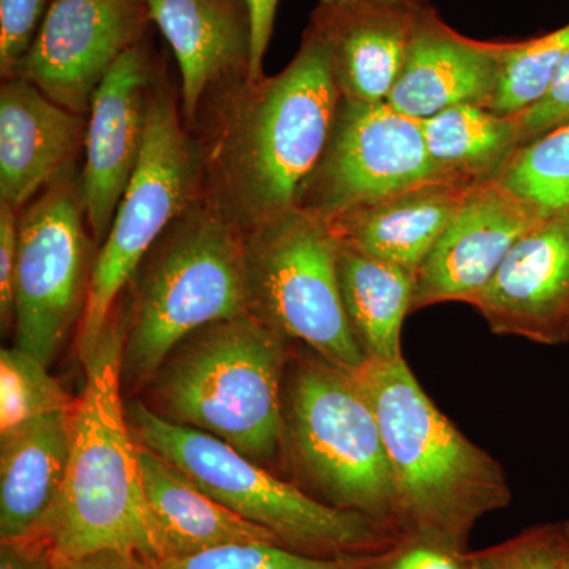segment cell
<instances>
[{"mask_svg":"<svg viewBox=\"0 0 569 569\" xmlns=\"http://www.w3.org/2000/svg\"><path fill=\"white\" fill-rule=\"evenodd\" d=\"M426 0H318L309 31L328 58L340 99L387 102Z\"/></svg>","mask_w":569,"mask_h":569,"instance_id":"cell-16","label":"cell"},{"mask_svg":"<svg viewBox=\"0 0 569 569\" xmlns=\"http://www.w3.org/2000/svg\"><path fill=\"white\" fill-rule=\"evenodd\" d=\"M121 306V385L140 391L186 337L249 313L246 236L200 194L146 254Z\"/></svg>","mask_w":569,"mask_h":569,"instance_id":"cell-5","label":"cell"},{"mask_svg":"<svg viewBox=\"0 0 569 569\" xmlns=\"http://www.w3.org/2000/svg\"><path fill=\"white\" fill-rule=\"evenodd\" d=\"M565 520L541 523L492 548L470 552V569H563Z\"/></svg>","mask_w":569,"mask_h":569,"instance_id":"cell-29","label":"cell"},{"mask_svg":"<svg viewBox=\"0 0 569 569\" xmlns=\"http://www.w3.org/2000/svg\"><path fill=\"white\" fill-rule=\"evenodd\" d=\"M201 194L197 142L173 86L157 71L140 162L93 260L88 301L77 332L82 366L99 346L112 310L160 236Z\"/></svg>","mask_w":569,"mask_h":569,"instance_id":"cell-8","label":"cell"},{"mask_svg":"<svg viewBox=\"0 0 569 569\" xmlns=\"http://www.w3.org/2000/svg\"><path fill=\"white\" fill-rule=\"evenodd\" d=\"M378 556V553H377ZM376 556L320 559L276 542H234L149 563V569H370Z\"/></svg>","mask_w":569,"mask_h":569,"instance_id":"cell-28","label":"cell"},{"mask_svg":"<svg viewBox=\"0 0 569 569\" xmlns=\"http://www.w3.org/2000/svg\"><path fill=\"white\" fill-rule=\"evenodd\" d=\"M563 569H569V520H565V556Z\"/></svg>","mask_w":569,"mask_h":569,"instance_id":"cell-37","label":"cell"},{"mask_svg":"<svg viewBox=\"0 0 569 569\" xmlns=\"http://www.w3.org/2000/svg\"><path fill=\"white\" fill-rule=\"evenodd\" d=\"M493 181L539 216L568 212L569 121L519 146Z\"/></svg>","mask_w":569,"mask_h":569,"instance_id":"cell-25","label":"cell"},{"mask_svg":"<svg viewBox=\"0 0 569 569\" xmlns=\"http://www.w3.org/2000/svg\"><path fill=\"white\" fill-rule=\"evenodd\" d=\"M77 399L67 395L48 366L18 347L0 351V440L37 419L73 410Z\"/></svg>","mask_w":569,"mask_h":569,"instance_id":"cell-27","label":"cell"},{"mask_svg":"<svg viewBox=\"0 0 569 569\" xmlns=\"http://www.w3.org/2000/svg\"><path fill=\"white\" fill-rule=\"evenodd\" d=\"M70 413L48 415L0 440V541L43 531L66 482Z\"/></svg>","mask_w":569,"mask_h":569,"instance_id":"cell-22","label":"cell"},{"mask_svg":"<svg viewBox=\"0 0 569 569\" xmlns=\"http://www.w3.org/2000/svg\"><path fill=\"white\" fill-rule=\"evenodd\" d=\"M542 219L496 181L479 183L419 266L411 312L445 302L470 305L516 242Z\"/></svg>","mask_w":569,"mask_h":569,"instance_id":"cell-14","label":"cell"},{"mask_svg":"<svg viewBox=\"0 0 569 569\" xmlns=\"http://www.w3.org/2000/svg\"><path fill=\"white\" fill-rule=\"evenodd\" d=\"M337 254L328 222L298 208L247 234L249 313L356 372L367 359L348 323Z\"/></svg>","mask_w":569,"mask_h":569,"instance_id":"cell-9","label":"cell"},{"mask_svg":"<svg viewBox=\"0 0 569 569\" xmlns=\"http://www.w3.org/2000/svg\"><path fill=\"white\" fill-rule=\"evenodd\" d=\"M122 339L123 312L118 302L84 365V389L70 413L66 482L41 531L52 559L116 549L146 563L162 560L142 486L138 441L122 402Z\"/></svg>","mask_w":569,"mask_h":569,"instance_id":"cell-2","label":"cell"},{"mask_svg":"<svg viewBox=\"0 0 569 569\" xmlns=\"http://www.w3.org/2000/svg\"><path fill=\"white\" fill-rule=\"evenodd\" d=\"M52 569H149V563L133 553L104 549L73 559H52Z\"/></svg>","mask_w":569,"mask_h":569,"instance_id":"cell-36","label":"cell"},{"mask_svg":"<svg viewBox=\"0 0 569 569\" xmlns=\"http://www.w3.org/2000/svg\"><path fill=\"white\" fill-rule=\"evenodd\" d=\"M563 343H569V317H568L567 326H565Z\"/></svg>","mask_w":569,"mask_h":569,"instance_id":"cell-38","label":"cell"},{"mask_svg":"<svg viewBox=\"0 0 569 569\" xmlns=\"http://www.w3.org/2000/svg\"><path fill=\"white\" fill-rule=\"evenodd\" d=\"M293 343L252 313L203 326L168 355L142 402L167 421L211 433L271 466L283 455Z\"/></svg>","mask_w":569,"mask_h":569,"instance_id":"cell-4","label":"cell"},{"mask_svg":"<svg viewBox=\"0 0 569 569\" xmlns=\"http://www.w3.org/2000/svg\"><path fill=\"white\" fill-rule=\"evenodd\" d=\"M138 455L162 560L181 559L234 542L280 545L271 531L223 507L162 456L140 443Z\"/></svg>","mask_w":569,"mask_h":569,"instance_id":"cell-21","label":"cell"},{"mask_svg":"<svg viewBox=\"0 0 569 569\" xmlns=\"http://www.w3.org/2000/svg\"><path fill=\"white\" fill-rule=\"evenodd\" d=\"M283 417V455L307 492L399 539L395 477L376 411L355 373L307 347L296 351L284 377Z\"/></svg>","mask_w":569,"mask_h":569,"instance_id":"cell-6","label":"cell"},{"mask_svg":"<svg viewBox=\"0 0 569 569\" xmlns=\"http://www.w3.org/2000/svg\"><path fill=\"white\" fill-rule=\"evenodd\" d=\"M159 67L148 40L130 48L93 93L84 137L80 194L97 247L103 244L140 162Z\"/></svg>","mask_w":569,"mask_h":569,"instance_id":"cell-13","label":"cell"},{"mask_svg":"<svg viewBox=\"0 0 569 569\" xmlns=\"http://www.w3.org/2000/svg\"><path fill=\"white\" fill-rule=\"evenodd\" d=\"M250 21V80L264 77L266 51L274 32L279 0H244Z\"/></svg>","mask_w":569,"mask_h":569,"instance_id":"cell-34","label":"cell"},{"mask_svg":"<svg viewBox=\"0 0 569 569\" xmlns=\"http://www.w3.org/2000/svg\"><path fill=\"white\" fill-rule=\"evenodd\" d=\"M427 152L449 179L493 181L519 148L518 116L462 103L422 119Z\"/></svg>","mask_w":569,"mask_h":569,"instance_id":"cell-24","label":"cell"},{"mask_svg":"<svg viewBox=\"0 0 569 569\" xmlns=\"http://www.w3.org/2000/svg\"><path fill=\"white\" fill-rule=\"evenodd\" d=\"M20 212L10 204L0 203V320L3 331L13 328L14 323Z\"/></svg>","mask_w":569,"mask_h":569,"instance_id":"cell-33","label":"cell"},{"mask_svg":"<svg viewBox=\"0 0 569 569\" xmlns=\"http://www.w3.org/2000/svg\"><path fill=\"white\" fill-rule=\"evenodd\" d=\"M340 293L367 361L403 358V321L413 306L415 272L339 244Z\"/></svg>","mask_w":569,"mask_h":569,"instance_id":"cell-23","label":"cell"},{"mask_svg":"<svg viewBox=\"0 0 569 569\" xmlns=\"http://www.w3.org/2000/svg\"><path fill=\"white\" fill-rule=\"evenodd\" d=\"M449 179L427 152L421 122L388 102L340 99L331 137L298 209L329 220L419 183Z\"/></svg>","mask_w":569,"mask_h":569,"instance_id":"cell-11","label":"cell"},{"mask_svg":"<svg viewBox=\"0 0 569 569\" xmlns=\"http://www.w3.org/2000/svg\"><path fill=\"white\" fill-rule=\"evenodd\" d=\"M507 43L462 36L426 0L406 62L387 102L410 118L436 116L462 103L490 107Z\"/></svg>","mask_w":569,"mask_h":569,"instance_id":"cell-17","label":"cell"},{"mask_svg":"<svg viewBox=\"0 0 569 569\" xmlns=\"http://www.w3.org/2000/svg\"><path fill=\"white\" fill-rule=\"evenodd\" d=\"M47 10V0H0V73L3 80L17 74Z\"/></svg>","mask_w":569,"mask_h":569,"instance_id":"cell-30","label":"cell"},{"mask_svg":"<svg viewBox=\"0 0 569 569\" xmlns=\"http://www.w3.org/2000/svg\"><path fill=\"white\" fill-rule=\"evenodd\" d=\"M339 103L323 47L306 29L280 73L220 84L186 123L200 153L201 194L244 236L293 211Z\"/></svg>","mask_w":569,"mask_h":569,"instance_id":"cell-1","label":"cell"},{"mask_svg":"<svg viewBox=\"0 0 569 569\" xmlns=\"http://www.w3.org/2000/svg\"><path fill=\"white\" fill-rule=\"evenodd\" d=\"M355 377L376 411L399 500L400 537L468 549L475 526L512 493L498 460L436 406L406 358L366 361Z\"/></svg>","mask_w":569,"mask_h":569,"instance_id":"cell-3","label":"cell"},{"mask_svg":"<svg viewBox=\"0 0 569 569\" xmlns=\"http://www.w3.org/2000/svg\"><path fill=\"white\" fill-rule=\"evenodd\" d=\"M88 116L48 99L21 77L0 89V203L24 209L70 170L84 146Z\"/></svg>","mask_w":569,"mask_h":569,"instance_id":"cell-18","label":"cell"},{"mask_svg":"<svg viewBox=\"0 0 569 569\" xmlns=\"http://www.w3.org/2000/svg\"><path fill=\"white\" fill-rule=\"evenodd\" d=\"M80 183L69 170L21 209L14 282V347L50 366L80 326L96 247Z\"/></svg>","mask_w":569,"mask_h":569,"instance_id":"cell-10","label":"cell"},{"mask_svg":"<svg viewBox=\"0 0 569 569\" xmlns=\"http://www.w3.org/2000/svg\"><path fill=\"white\" fill-rule=\"evenodd\" d=\"M134 440L162 456L217 501L271 531L284 548L320 557L377 556L396 545L385 527L329 507L211 433L174 425L140 399L126 406Z\"/></svg>","mask_w":569,"mask_h":569,"instance_id":"cell-7","label":"cell"},{"mask_svg":"<svg viewBox=\"0 0 569 569\" xmlns=\"http://www.w3.org/2000/svg\"><path fill=\"white\" fill-rule=\"evenodd\" d=\"M569 54V24L557 31L507 43L490 110L519 114L537 104Z\"/></svg>","mask_w":569,"mask_h":569,"instance_id":"cell-26","label":"cell"},{"mask_svg":"<svg viewBox=\"0 0 569 569\" xmlns=\"http://www.w3.org/2000/svg\"><path fill=\"white\" fill-rule=\"evenodd\" d=\"M370 569H470V550L441 539L408 535L378 553Z\"/></svg>","mask_w":569,"mask_h":569,"instance_id":"cell-31","label":"cell"},{"mask_svg":"<svg viewBox=\"0 0 569 569\" xmlns=\"http://www.w3.org/2000/svg\"><path fill=\"white\" fill-rule=\"evenodd\" d=\"M479 183L436 179L329 220L340 246L415 272Z\"/></svg>","mask_w":569,"mask_h":569,"instance_id":"cell-20","label":"cell"},{"mask_svg":"<svg viewBox=\"0 0 569 569\" xmlns=\"http://www.w3.org/2000/svg\"><path fill=\"white\" fill-rule=\"evenodd\" d=\"M151 22L144 0H52L14 77L88 116L108 71L146 39Z\"/></svg>","mask_w":569,"mask_h":569,"instance_id":"cell-12","label":"cell"},{"mask_svg":"<svg viewBox=\"0 0 569 569\" xmlns=\"http://www.w3.org/2000/svg\"><path fill=\"white\" fill-rule=\"evenodd\" d=\"M181 73L186 123L209 92L249 77L250 21L244 0H144Z\"/></svg>","mask_w":569,"mask_h":569,"instance_id":"cell-19","label":"cell"},{"mask_svg":"<svg viewBox=\"0 0 569 569\" xmlns=\"http://www.w3.org/2000/svg\"><path fill=\"white\" fill-rule=\"evenodd\" d=\"M497 336L563 343L569 317V211L546 217L516 242L470 305Z\"/></svg>","mask_w":569,"mask_h":569,"instance_id":"cell-15","label":"cell"},{"mask_svg":"<svg viewBox=\"0 0 569 569\" xmlns=\"http://www.w3.org/2000/svg\"><path fill=\"white\" fill-rule=\"evenodd\" d=\"M516 116L519 123V146L569 121V54L561 63L546 96L529 110Z\"/></svg>","mask_w":569,"mask_h":569,"instance_id":"cell-32","label":"cell"},{"mask_svg":"<svg viewBox=\"0 0 569 569\" xmlns=\"http://www.w3.org/2000/svg\"><path fill=\"white\" fill-rule=\"evenodd\" d=\"M0 569H52L50 542L41 535L0 541Z\"/></svg>","mask_w":569,"mask_h":569,"instance_id":"cell-35","label":"cell"}]
</instances>
